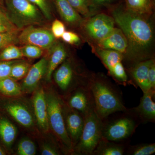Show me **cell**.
<instances>
[{"instance_id":"obj_1","label":"cell","mask_w":155,"mask_h":155,"mask_svg":"<svg viewBox=\"0 0 155 155\" xmlns=\"http://www.w3.org/2000/svg\"><path fill=\"white\" fill-rule=\"evenodd\" d=\"M111 15L127 41L128 48L123 59L128 64L127 68L154 58V31L150 17L121 8L112 10Z\"/></svg>"},{"instance_id":"obj_2","label":"cell","mask_w":155,"mask_h":155,"mask_svg":"<svg viewBox=\"0 0 155 155\" xmlns=\"http://www.w3.org/2000/svg\"><path fill=\"white\" fill-rule=\"evenodd\" d=\"M88 86L94 99L96 112L102 120L114 113L127 110L122 91L104 74L92 73Z\"/></svg>"},{"instance_id":"obj_3","label":"cell","mask_w":155,"mask_h":155,"mask_svg":"<svg viewBox=\"0 0 155 155\" xmlns=\"http://www.w3.org/2000/svg\"><path fill=\"white\" fill-rule=\"evenodd\" d=\"M102 121V138L118 142L127 141L140 124L128 109L111 114Z\"/></svg>"},{"instance_id":"obj_4","label":"cell","mask_w":155,"mask_h":155,"mask_svg":"<svg viewBox=\"0 0 155 155\" xmlns=\"http://www.w3.org/2000/svg\"><path fill=\"white\" fill-rule=\"evenodd\" d=\"M49 124L61 144L67 152L72 153L73 147L67 133L64 114V101L55 93L46 95Z\"/></svg>"},{"instance_id":"obj_5","label":"cell","mask_w":155,"mask_h":155,"mask_svg":"<svg viewBox=\"0 0 155 155\" xmlns=\"http://www.w3.org/2000/svg\"><path fill=\"white\" fill-rule=\"evenodd\" d=\"M102 121L95 110L84 116V123L82 133L72 153L77 155H92L102 138Z\"/></svg>"},{"instance_id":"obj_6","label":"cell","mask_w":155,"mask_h":155,"mask_svg":"<svg viewBox=\"0 0 155 155\" xmlns=\"http://www.w3.org/2000/svg\"><path fill=\"white\" fill-rule=\"evenodd\" d=\"M92 73L85 68L77 71L71 60L66 59L55 70L54 77L59 88L68 93L78 87L88 85Z\"/></svg>"},{"instance_id":"obj_7","label":"cell","mask_w":155,"mask_h":155,"mask_svg":"<svg viewBox=\"0 0 155 155\" xmlns=\"http://www.w3.org/2000/svg\"><path fill=\"white\" fill-rule=\"evenodd\" d=\"M8 18L18 29L43 22L42 14L28 0H9Z\"/></svg>"},{"instance_id":"obj_8","label":"cell","mask_w":155,"mask_h":155,"mask_svg":"<svg viewBox=\"0 0 155 155\" xmlns=\"http://www.w3.org/2000/svg\"><path fill=\"white\" fill-rule=\"evenodd\" d=\"M115 24L111 15L100 13L84 20L81 26L87 38L96 44L113 31Z\"/></svg>"},{"instance_id":"obj_9","label":"cell","mask_w":155,"mask_h":155,"mask_svg":"<svg viewBox=\"0 0 155 155\" xmlns=\"http://www.w3.org/2000/svg\"><path fill=\"white\" fill-rule=\"evenodd\" d=\"M18 43L32 45L42 49H51L55 43V38L51 31L30 25L25 27L18 35Z\"/></svg>"},{"instance_id":"obj_10","label":"cell","mask_w":155,"mask_h":155,"mask_svg":"<svg viewBox=\"0 0 155 155\" xmlns=\"http://www.w3.org/2000/svg\"><path fill=\"white\" fill-rule=\"evenodd\" d=\"M68 97L67 105L85 116L95 110L93 96L88 85L76 87Z\"/></svg>"},{"instance_id":"obj_11","label":"cell","mask_w":155,"mask_h":155,"mask_svg":"<svg viewBox=\"0 0 155 155\" xmlns=\"http://www.w3.org/2000/svg\"><path fill=\"white\" fill-rule=\"evenodd\" d=\"M64 114L66 129L74 148L82 133L84 116L78 111L69 107L64 103Z\"/></svg>"},{"instance_id":"obj_12","label":"cell","mask_w":155,"mask_h":155,"mask_svg":"<svg viewBox=\"0 0 155 155\" xmlns=\"http://www.w3.org/2000/svg\"><path fill=\"white\" fill-rule=\"evenodd\" d=\"M155 91L150 90L143 93L139 104L135 107L128 109L137 118L140 124L155 122Z\"/></svg>"},{"instance_id":"obj_13","label":"cell","mask_w":155,"mask_h":155,"mask_svg":"<svg viewBox=\"0 0 155 155\" xmlns=\"http://www.w3.org/2000/svg\"><path fill=\"white\" fill-rule=\"evenodd\" d=\"M154 58L138 62L127 69L132 85L139 87L143 93L150 90L148 73L150 66Z\"/></svg>"},{"instance_id":"obj_14","label":"cell","mask_w":155,"mask_h":155,"mask_svg":"<svg viewBox=\"0 0 155 155\" xmlns=\"http://www.w3.org/2000/svg\"><path fill=\"white\" fill-rule=\"evenodd\" d=\"M95 45L96 47L100 48L119 52L123 55V58L127 52L128 48V43L126 37L119 28H114L109 35Z\"/></svg>"},{"instance_id":"obj_15","label":"cell","mask_w":155,"mask_h":155,"mask_svg":"<svg viewBox=\"0 0 155 155\" xmlns=\"http://www.w3.org/2000/svg\"><path fill=\"white\" fill-rule=\"evenodd\" d=\"M48 65L47 59L44 58L31 66L24 77L22 90L30 92L36 88L42 78L46 74Z\"/></svg>"},{"instance_id":"obj_16","label":"cell","mask_w":155,"mask_h":155,"mask_svg":"<svg viewBox=\"0 0 155 155\" xmlns=\"http://www.w3.org/2000/svg\"><path fill=\"white\" fill-rule=\"evenodd\" d=\"M33 106L39 127L43 131H48L49 124L48 119L47 104L46 94L42 87L38 90L35 94Z\"/></svg>"},{"instance_id":"obj_17","label":"cell","mask_w":155,"mask_h":155,"mask_svg":"<svg viewBox=\"0 0 155 155\" xmlns=\"http://www.w3.org/2000/svg\"><path fill=\"white\" fill-rule=\"evenodd\" d=\"M128 145L127 141L115 142L102 138L92 155H123Z\"/></svg>"},{"instance_id":"obj_18","label":"cell","mask_w":155,"mask_h":155,"mask_svg":"<svg viewBox=\"0 0 155 155\" xmlns=\"http://www.w3.org/2000/svg\"><path fill=\"white\" fill-rule=\"evenodd\" d=\"M55 3L60 16L67 24L74 26L81 25L83 19L67 0H55Z\"/></svg>"},{"instance_id":"obj_19","label":"cell","mask_w":155,"mask_h":155,"mask_svg":"<svg viewBox=\"0 0 155 155\" xmlns=\"http://www.w3.org/2000/svg\"><path fill=\"white\" fill-rule=\"evenodd\" d=\"M6 109L8 113L20 125L26 127H31L33 125V117L25 106L18 103H12L7 105Z\"/></svg>"},{"instance_id":"obj_20","label":"cell","mask_w":155,"mask_h":155,"mask_svg":"<svg viewBox=\"0 0 155 155\" xmlns=\"http://www.w3.org/2000/svg\"><path fill=\"white\" fill-rule=\"evenodd\" d=\"M51 49V56L49 61H48L47 71L46 74L48 81L51 80L53 72L67 59L68 55L66 48L61 43H55Z\"/></svg>"},{"instance_id":"obj_21","label":"cell","mask_w":155,"mask_h":155,"mask_svg":"<svg viewBox=\"0 0 155 155\" xmlns=\"http://www.w3.org/2000/svg\"><path fill=\"white\" fill-rule=\"evenodd\" d=\"M94 52L107 69L109 74L118 63L123 62V55L114 50L104 49L95 47Z\"/></svg>"},{"instance_id":"obj_22","label":"cell","mask_w":155,"mask_h":155,"mask_svg":"<svg viewBox=\"0 0 155 155\" xmlns=\"http://www.w3.org/2000/svg\"><path fill=\"white\" fill-rule=\"evenodd\" d=\"M132 13L150 17L153 14L151 0H126V8Z\"/></svg>"},{"instance_id":"obj_23","label":"cell","mask_w":155,"mask_h":155,"mask_svg":"<svg viewBox=\"0 0 155 155\" xmlns=\"http://www.w3.org/2000/svg\"><path fill=\"white\" fill-rule=\"evenodd\" d=\"M17 134L16 127L5 118L0 119V137L5 145L11 146Z\"/></svg>"},{"instance_id":"obj_24","label":"cell","mask_w":155,"mask_h":155,"mask_svg":"<svg viewBox=\"0 0 155 155\" xmlns=\"http://www.w3.org/2000/svg\"><path fill=\"white\" fill-rule=\"evenodd\" d=\"M22 91L21 87L11 77L0 79V92L3 94L8 96H18Z\"/></svg>"},{"instance_id":"obj_25","label":"cell","mask_w":155,"mask_h":155,"mask_svg":"<svg viewBox=\"0 0 155 155\" xmlns=\"http://www.w3.org/2000/svg\"><path fill=\"white\" fill-rule=\"evenodd\" d=\"M155 152V143H145L128 145L125 154L127 155H151Z\"/></svg>"},{"instance_id":"obj_26","label":"cell","mask_w":155,"mask_h":155,"mask_svg":"<svg viewBox=\"0 0 155 155\" xmlns=\"http://www.w3.org/2000/svg\"><path fill=\"white\" fill-rule=\"evenodd\" d=\"M21 48L15 45H11L2 50L0 53V61H12L23 58Z\"/></svg>"},{"instance_id":"obj_27","label":"cell","mask_w":155,"mask_h":155,"mask_svg":"<svg viewBox=\"0 0 155 155\" xmlns=\"http://www.w3.org/2000/svg\"><path fill=\"white\" fill-rule=\"evenodd\" d=\"M75 11L85 18L93 16L88 0H67Z\"/></svg>"},{"instance_id":"obj_28","label":"cell","mask_w":155,"mask_h":155,"mask_svg":"<svg viewBox=\"0 0 155 155\" xmlns=\"http://www.w3.org/2000/svg\"><path fill=\"white\" fill-rule=\"evenodd\" d=\"M31 67L25 62H16L12 66L10 77L15 80H19L25 77Z\"/></svg>"},{"instance_id":"obj_29","label":"cell","mask_w":155,"mask_h":155,"mask_svg":"<svg viewBox=\"0 0 155 155\" xmlns=\"http://www.w3.org/2000/svg\"><path fill=\"white\" fill-rule=\"evenodd\" d=\"M18 30L0 33V51L6 47L18 43Z\"/></svg>"},{"instance_id":"obj_30","label":"cell","mask_w":155,"mask_h":155,"mask_svg":"<svg viewBox=\"0 0 155 155\" xmlns=\"http://www.w3.org/2000/svg\"><path fill=\"white\" fill-rule=\"evenodd\" d=\"M36 149L33 141L28 138H24L20 140L17 147V153L19 155H34L36 154Z\"/></svg>"},{"instance_id":"obj_31","label":"cell","mask_w":155,"mask_h":155,"mask_svg":"<svg viewBox=\"0 0 155 155\" xmlns=\"http://www.w3.org/2000/svg\"><path fill=\"white\" fill-rule=\"evenodd\" d=\"M21 48L23 57L36 59L41 57L43 51L41 48L32 45H24Z\"/></svg>"},{"instance_id":"obj_32","label":"cell","mask_w":155,"mask_h":155,"mask_svg":"<svg viewBox=\"0 0 155 155\" xmlns=\"http://www.w3.org/2000/svg\"><path fill=\"white\" fill-rule=\"evenodd\" d=\"M31 3L36 6L41 11L43 15L48 19L51 18V10L46 0H28Z\"/></svg>"},{"instance_id":"obj_33","label":"cell","mask_w":155,"mask_h":155,"mask_svg":"<svg viewBox=\"0 0 155 155\" xmlns=\"http://www.w3.org/2000/svg\"><path fill=\"white\" fill-rule=\"evenodd\" d=\"M51 33L55 38H61L66 31V27L63 22L58 19L53 21L51 25Z\"/></svg>"},{"instance_id":"obj_34","label":"cell","mask_w":155,"mask_h":155,"mask_svg":"<svg viewBox=\"0 0 155 155\" xmlns=\"http://www.w3.org/2000/svg\"><path fill=\"white\" fill-rule=\"evenodd\" d=\"M17 61H0V79L10 77L12 66Z\"/></svg>"},{"instance_id":"obj_35","label":"cell","mask_w":155,"mask_h":155,"mask_svg":"<svg viewBox=\"0 0 155 155\" xmlns=\"http://www.w3.org/2000/svg\"><path fill=\"white\" fill-rule=\"evenodd\" d=\"M64 42L71 45H78L81 42L79 35L72 31H65L61 37Z\"/></svg>"},{"instance_id":"obj_36","label":"cell","mask_w":155,"mask_h":155,"mask_svg":"<svg viewBox=\"0 0 155 155\" xmlns=\"http://www.w3.org/2000/svg\"><path fill=\"white\" fill-rule=\"evenodd\" d=\"M148 78L150 90L155 91V61L152 62L149 67L148 73Z\"/></svg>"},{"instance_id":"obj_37","label":"cell","mask_w":155,"mask_h":155,"mask_svg":"<svg viewBox=\"0 0 155 155\" xmlns=\"http://www.w3.org/2000/svg\"><path fill=\"white\" fill-rule=\"evenodd\" d=\"M17 30L18 28L11 22L0 20V33Z\"/></svg>"},{"instance_id":"obj_38","label":"cell","mask_w":155,"mask_h":155,"mask_svg":"<svg viewBox=\"0 0 155 155\" xmlns=\"http://www.w3.org/2000/svg\"><path fill=\"white\" fill-rule=\"evenodd\" d=\"M41 153L42 155H58L60 154L58 150L49 145L45 144L42 147Z\"/></svg>"},{"instance_id":"obj_39","label":"cell","mask_w":155,"mask_h":155,"mask_svg":"<svg viewBox=\"0 0 155 155\" xmlns=\"http://www.w3.org/2000/svg\"><path fill=\"white\" fill-rule=\"evenodd\" d=\"M113 0H93L94 3L97 5H103L110 3Z\"/></svg>"},{"instance_id":"obj_40","label":"cell","mask_w":155,"mask_h":155,"mask_svg":"<svg viewBox=\"0 0 155 155\" xmlns=\"http://www.w3.org/2000/svg\"><path fill=\"white\" fill-rule=\"evenodd\" d=\"M0 20H3L5 21H9L11 22L10 19L8 18V17L5 15L4 13H3L1 11H0Z\"/></svg>"},{"instance_id":"obj_41","label":"cell","mask_w":155,"mask_h":155,"mask_svg":"<svg viewBox=\"0 0 155 155\" xmlns=\"http://www.w3.org/2000/svg\"><path fill=\"white\" fill-rule=\"evenodd\" d=\"M5 155V153L4 152V151L1 148V147H0V155Z\"/></svg>"}]
</instances>
